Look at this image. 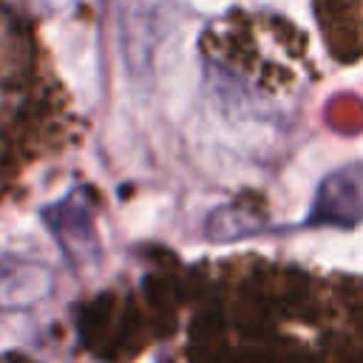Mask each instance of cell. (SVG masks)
Masks as SVG:
<instances>
[{
	"instance_id": "2",
	"label": "cell",
	"mask_w": 363,
	"mask_h": 363,
	"mask_svg": "<svg viewBox=\"0 0 363 363\" xmlns=\"http://www.w3.org/2000/svg\"><path fill=\"white\" fill-rule=\"evenodd\" d=\"M51 269L23 258H0V312L31 309L51 295Z\"/></svg>"
},
{
	"instance_id": "1",
	"label": "cell",
	"mask_w": 363,
	"mask_h": 363,
	"mask_svg": "<svg viewBox=\"0 0 363 363\" xmlns=\"http://www.w3.org/2000/svg\"><path fill=\"white\" fill-rule=\"evenodd\" d=\"M363 221V167H343L323 179L309 207V224L354 227Z\"/></svg>"
}]
</instances>
